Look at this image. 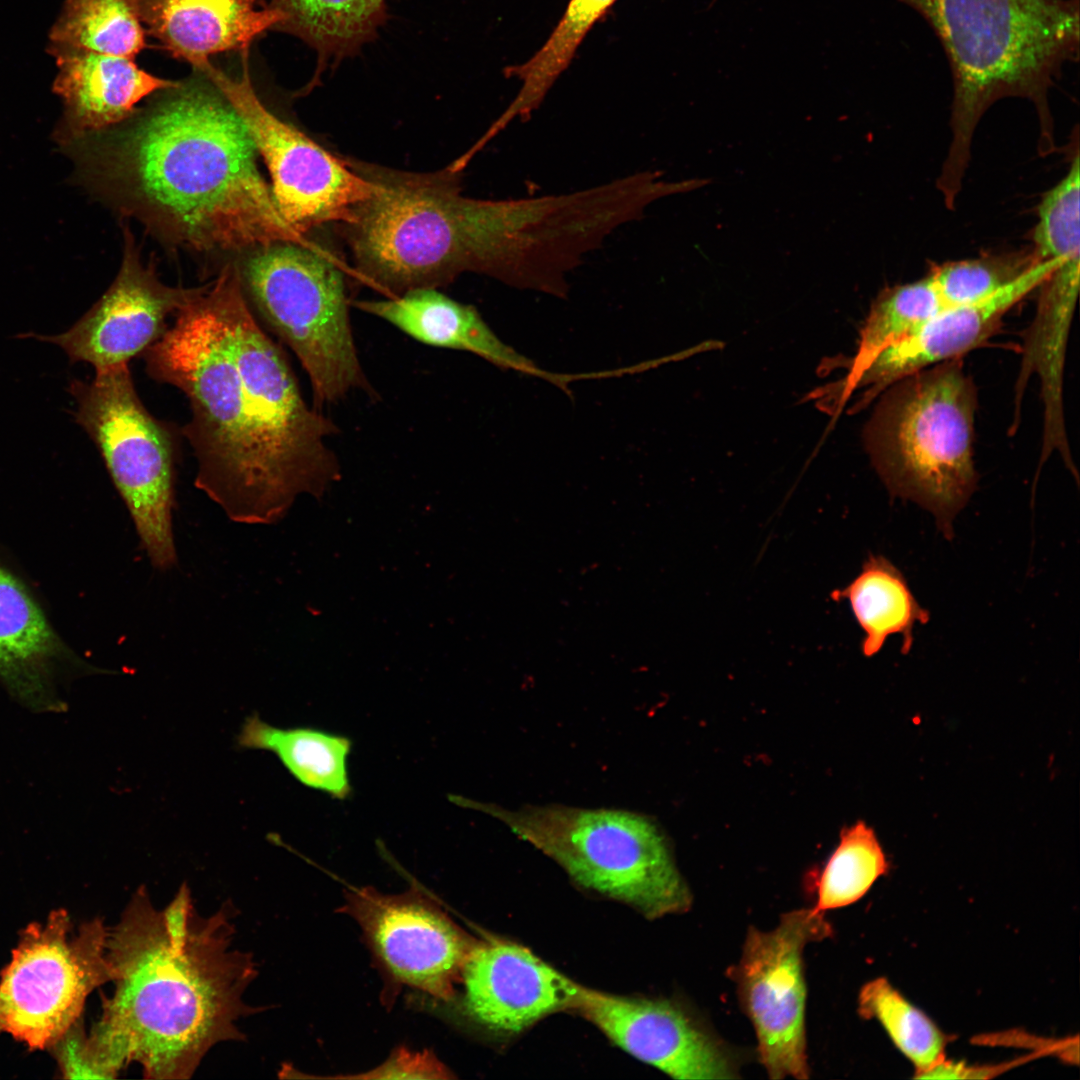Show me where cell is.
<instances>
[{
	"mask_svg": "<svg viewBox=\"0 0 1080 1080\" xmlns=\"http://www.w3.org/2000/svg\"><path fill=\"white\" fill-rule=\"evenodd\" d=\"M346 911L379 959L403 984L448 999L475 944L439 906L418 893L353 891Z\"/></svg>",
	"mask_w": 1080,
	"mask_h": 1080,
	"instance_id": "14",
	"label": "cell"
},
{
	"mask_svg": "<svg viewBox=\"0 0 1080 1080\" xmlns=\"http://www.w3.org/2000/svg\"><path fill=\"white\" fill-rule=\"evenodd\" d=\"M461 978L469 1015L503 1035L518 1034L551 1013L573 1010L582 987L528 948L500 938L473 945Z\"/></svg>",
	"mask_w": 1080,
	"mask_h": 1080,
	"instance_id": "16",
	"label": "cell"
},
{
	"mask_svg": "<svg viewBox=\"0 0 1080 1080\" xmlns=\"http://www.w3.org/2000/svg\"><path fill=\"white\" fill-rule=\"evenodd\" d=\"M147 36L138 0H65L48 46L135 59Z\"/></svg>",
	"mask_w": 1080,
	"mask_h": 1080,
	"instance_id": "28",
	"label": "cell"
},
{
	"mask_svg": "<svg viewBox=\"0 0 1080 1080\" xmlns=\"http://www.w3.org/2000/svg\"><path fill=\"white\" fill-rule=\"evenodd\" d=\"M62 646L25 586L0 566V681L25 707L63 706L54 686Z\"/></svg>",
	"mask_w": 1080,
	"mask_h": 1080,
	"instance_id": "22",
	"label": "cell"
},
{
	"mask_svg": "<svg viewBox=\"0 0 1080 1080\" xmlns=\"http://www.w3.org/2000/svg\"><path fill=\"white\" fill-rule=\"evenodd\" d=\"M232 918L230 904L201 915L186 885L161 909L144 888L131 897L108 928L114 989L87 1033L103 1079L131 1063L146 1079H189L212 1047L244 1039L257 972L252 954L233 946Z\"/></svg>",
	"mask_w": 1080,
	"mask_h": 1080,
	"instance_id": "2",
	"label": "cell"
},
{
	"mask_svg": "<svg viewBox=\"0 0 1080 1080\" xmlns=\"http://www.w3.org/2000/svg\"><path fill=\"white\" fill-rule=\"evenodd\" d=\"M1080 256L1060 260L1038 287L1040 295L1034 318L1025 331L1018 377L1015 383L1016 426L1023 392L1031 377L1037 376L1043 404L1042 465L1058 453L1078 480L1068 442L1064 412V370L1072 319L1079 292Z\"/></svg>",
	"mask_w": 1080,
	"mask_h": 1080,
	"instance_id": "18",
	"label": "cell"
},
{
	"mask_svg": "<svg viewBox=\"0 0 1080 1080\" xmlns=\"http://www.w3.org/2000/svg\"><path fill=\"white\" fill-rule=\"evenodd\" d=\"M161 94L116 160L144 213L197 251L306 243L281 217L244 122L209 78L193 69Z\"/></svg>",
	"mask_w": 1080,
	"mask_h": 1080,
	"instance_id": "3",
	"label": "cell"
},
{
	"mask_svg": "<svg viewBox=\"0 0 1080 1080\" xmlns=\"http://www.w3.org/2000/svg\"><path fill=\"white\" fill-rule=\"evenodd\" d=\"M1059 261V258L1040 261L987 298L943 309L882 350L855 384L854 392L863 388L864 392L851 407L852 412L865 408L896 381L960 358L985 342L998 330L1006 313L1038 289Z\"/></svg>",
	"mask_w": 1080,
	"mask_h": 1080,
	"instance_id": "17",
	"label": "cell"
},
{
	"mask_svg": "<svg viewBox=\"0 0 1080 1080\" xmlns=\"http://www.w3.org/2000/svg\"><path fill=\"white\" fill-rule=\"evenodd\" d=\"M241 285L267 326L306 371L315 408L370 392L356 349L343 273L306 243L256 248L241 267Z\"/></svg>",
	"mask_w": 1080,
	"mask_h": 1080,
	"instance_id": "8",
	"label": "cell"
},
{
	"mask_svg": "<svg viewBox=\"0 0 1080 1080\" xmlns=\"http://www.w3.org/2000/svg\"><path fill=\"white\" fill-rule=\"evenodd\" d=\"M48 52L58 69L53 90L62 99L66 125L77 134L120 123L144 98L180 83L153 75L131 58L49 46Z\"/></svg>",
	"mask_w": 1080,
	"mask_h": 1080,
	"instance_id": "20",
	"label": "cell"
},
{
	"mask_svg": "<svg viewBox=\"0 0 1080 1080\" xmlns=\"http://www.w3.org/2000/svg\"><path fill=\"white\" fill-rule=\"evenodd\" d=\"M889 864L874 832L859 821L845 828L817 880V900L813 911L824 913L851 905L861 899Z\"/></svg>",
	"mask_w": 1080,
	"mask_h": 1080,
	"instance_id": "30",
	"label": "cell"
},
{
	"mask_svg": "<svg viewBox=\"0 0 1080 1080\" xmlns=\"http://www.w3.org/2000/svg\"><path fill=\"white\" fill-rule=\"evenodd\" d=\"M282 21L274 31L292 35L317 56L311 87L330 65L356 56L377 37L387 17L386 0H267Z\"/></svg>",
	"mask_w": 1080,
	"mask_h": 1080,
	"instance_id": "24",
	"label": "cell"
},
{
	"mask_svg": "<svg viewBox=\"0 0 1080 1080\" xmlns=\"http://www.w3.org/2000/svg\"><path fill=\"white\" fill-rule=\"evenodd\" d=\"M932 28L949 62L952 140L937 180L957 193L981 117L1003 98L1035 106L1042 152L1053 148L1049 94L1080 47L1079 0H895Z\"/></svg>",
	"mask_w": 1080,
	"mask_h": 1080,
	"instance_id": "5",
	"label": "cell"
},
{
	"mask_svg": "<svg viewBox=\"0 0 1080 1080\" xmlns=\"http://www.w3.org/2000/svg\"><path fill=\"white\" fill-rule=\"evenodd\" d=\"M1041 1055L1040 1053H1034L1031 1056L1023 1057L1014 1061H1009L1001 1064L994 1065H966L962 1062H954L945 1058L938 1065L925 1072L920 1078H937V1079H974V1078H992L1002 1072H1005L1011 1068L1016 1067L1018 1064L1025 1063L1035 1056Z\"/></svg>",
	"mask_w": 1080,
	"mask_h": 1080,
	"instance_id": "34",
	"label": "cell"
},
{
	"mask_svg": "<svg viewBox=\"0 0 1080 1080\" xmlns=\"http://www.w3.org/2000/svg\"><path fill=\"white\" fill-rule=\"evenodd\" d=\"M107 935L100 918L75 928L63 908L26 926L0 975V1034L48 1050L82 1017L88 996L111 982Z\"/></svg>",
	"mask_w": 1080,
	"mask_h": 1080,
	"instance_id": "10",
	"label": "cell"
},
{
	"mask_svg": "<svg viewBox=\"0 0 1080 1080\" xmlns=\"http://www.w3.org/2000/svg\"><path fill=\"white\" fill-rule=\"evenodd\" d=\"M624 1051L674 1079H734L733 1053L698 1017L667 999L582 986L573 1008Z\"/></svg>",
	"mask_w": 1080,
	"mask_h": 1080,
	"instance_id": "13",
	"label": "cell"
},
{
	"mask_svg": "<svg viewBox=\"0 0 1080 1080\" xmlns=\"http://www.w3.org/2000/svg\"><path fill=\"white\" fill-rule=\"evenodd\" d=\"M1040 262L1032 248L935 265L927 274L948 307L973 303L1009 285Z\"/></svg>",
	"mask_w": 1080,
	"mask_h": 1080,
	"instance_id": "31",
	"label": "cell"
},
{
	"mask_svg": "<svg viewBox=\"0 0 1080 1080\" xmlns=\"http://www.w3.org/2000/svg\"><path fill=\"white\" fill-rule=\"evenodd\" d=\"M69 392L75 419L100 451L133 519L142 545L158 569L176 561L172 533L174 441L165 423L146 409L128 363L74 379Z\"/></svg>",
	"mask_w": 1080,
	"mask_h": 1080,
	"instance_id": "9",
	"label": "cell"
},
{
	"mask_svg": "<svg viewBox=\"0 0 1080 1080\" xmlns=\"http://www.w3.org/2000/svg\"><path fill=\"white\" fill-rule=\"evenodd\" d=\"M449 798L497 818L577 884L628 904L649 919L687 912L692 904L664 833L646 815L554 804L509 810L461 796Z\"/></svg>",
	"mask_w": 1080,
	"mask_h": 1080,
	"instance_id": "7",
	"label": "cell"
},
{
	"mask_svg": "<svg viewBox=\"0 0 1080 1080\" xmlns=\"http://www.w3.org/2000/svg\"><path fill=\"white\" fill-rule=\"evenodd\" d=\"M65 1079H102L87 1048L82 1017L48 1049Z\"/></svg>",
	"mask_w": 1080,
	"mask_h": 1080,
	"instance_id": "32",
	"label": "cell"
},
{
	"mask_svg": "<svg viewBox=\"0 0 1080 1080\" xmlns=\"http://www.w3.org/2000/svg\"><path fill=\"white\" fill-rule=\"evenodd\" d=\"M858 1013L881 1024L895 1047L913 1064L915 1078L946 1058L951 1037L886 978L878 977L862 986Z\"/></svg>",
	"mask_w": 1080,
	"mask_h": 1080,
	"instance_id": "29",
	"label": "cell"
},
{
	"mask_svg": "<svg viewBox=\"0 0 1080 1080\" xmlns=\"http://www.w3.org/2000/svg\"><path fill=\"white\" fill-rule=\"evenodd\" d=\"M354 169L374 185L347 224L358 273L367 282L394 297L437 288L465 272L515 288L526 281L540 238L530 199L463 196L456 171Z\"/></svg>",
	"mask_w": 1080,
	"mask_h": 1080,
	"instance_id": "4",
	"label": "cell"
},
{
	"mask_svg": "<svg viewBox=\"0 0 1080 1080\" xmlns=\"http://www.w3.org/2000/svg\"><path fill=\"white\" fill-rule=\"evenodd\" d=\"M834 601L846 600L864 633L861 650L872 657L894 634L902 637L901 653L912 648L916 623L926 624L930 613L914 597L903 573L885 556L869 554L859 574L832 591Z\"/></svg>",
	"mask_w": 1080,
	"mask_h": 1080,
	"instance_id": "25",
	"label": "cell"
},
{
	"mask_svg": "<svg viewBox=\"0 0 1080 1080\" xmlns=\"http://www.w3.org/2000/svg\"><path fill=\"white\" fill-rule=\"evenodd\" d=\"M832 931L824 913L811 907L784 913L773 930L750 927L739 962L727 970L771 1079L809 1078L803 951Z\"/></svg>",
	"mask_w": 1080,
	"mask_h": 1080,
	"instance_id": "12",
	"label": "cell"
},
{
	"mask_svg": "<svg viewBox=\"0 0 1080 1080\" xmlns=\"http://www.w3.org/2000/svg\"><path fill=\"white\" fill-rule=\"evenodd\" d=\"M617 0H569L560 22L545 44L527 62L507 69L521 81L515 98L492 124L478 144L491 138L516 119L528 120L547 92L568 67L578 46L594 23Z\"/></svg>",
	"mask_w": 1080,
	"mask_h": 1080,
	"instance_id": "27",
	"label": "cell"
},
{
	"mask_svg": "<svg viewBox=\"0 0 1080 1080\" xmlns=\"http://www.w3.org/2000/svg\"><path fill=\"white\" fill-rule=\"evenodd\" d=\"M379 1078H447V1071L430 1055L399 1052L377 1069Z\"/></svg>",
	"mask_w": 1080,
	"mask_h": 1080,
	"instance_id": "33",
	"label": "cell"
},
{
	"mask_svg": "<svg viewBox=\"0 0 1080 1080\" xmlns=\"http://www.w3.org/2000/svg\"><path fill=\"white\" fill-rule=\"evenodd\" d=\"M354 305L426 345L473 353L504 369L545 376L529 359L502 342L476 308L436 288H420Z\"/></svg>",
	"mask_w": 1080,
	"mask_h": 1080,
	"instance_id": "21",
	"label": "cell"
},
{
	"mask_svg": "<svg viewBox=\"0 0 1080 1080\" xmlns=\"http://www.w3.org/2000/svg\"><path fill=\"white\" fill-rule=\"evenodd\" d=\"M144 360L152 379L186 395L191 418L181 432L197 461L195 485L230 519L268 522L296 493L337 475L328 439L338 428L303 398L236 265L176 314Z\"/></svg>",
	"mask_w": 1080,
	"mask_h": 1080,
	"instance_id": "1",
	"label": "cell"
},
{
	"mask_svg": "<svg viewBox=\"0 0 1080 1080\" xmlns=\"http://www.w3.org/2000/svg\"><path fill=\"white\" fill-rule=\"evenodd\" d=\"M242 748L273 752L303 785L343 800L352 792L347 757L349 738L311 727L279 728L252 715L238 736Z\"/></svg>",
	"mask_w": 1080,
	"mask_h": 1080,
	"instance_id": "26",
	"label": "cell"
},
{
	"mask_svg": "<svg viewBox=\"0 0 1080 1080\" xmlns=\"http://www.w3.org/2000/svg\"><path fill=\"white\" fill-rule=\"evenodd\" d=\"M147 35L191 66L224 52L250 50L282 21L267 0H138Z\"/></svg>",
	"mask_w": 1080,
	"mask_h": 1080,
	"instance_id": "19",
	"label": "cell"
},
{
	"mask_svg": "<svg viewBox=\"0 0 1080 1080\" xmlns=\"http://www.w3.org/2000/svg\"><path fill=\"white\" fill-rule=\"evenodd\" d=\"M863 430L872 466L891 497L931 512L944 537L975 492L977 390L961 357L884 390Z\"/></svg>",
	"mask_w": 1080,
	"mask_h": 1080,
	"instance_id": "6",
	"label": "cell"
},
{
	"mask_svg": "<svg viewBox=\"0 0 1080 1080\" xmlns=\"http://www.w3.org/2000/svg\"><path fill=\"white\" fill-rule=\"evenodd\" d=\"M947 307L928 275L883 289L870 306L846 375L812 391L808 399L824 411L838 414L854 393L859 376L882 350Z\"/></svg>",
	"mask_w": 1080,
	"mask_h": 1080,
	"instance_id": "23",
	"label": "cell"
},
{
	"mask_svg": "<svg viewBox=\"0 0 1080 1080\" xmlns=\"http://www.w3.org/2000/svg\"><path fill=\"white\" fill-rule=\"evenodd\" d=\"M125 252L109 289L70 329L57 335L25 334L59 346L71 362L95 370L129 363L166 331L165 320L178 314L208 284L172 287L162 283L152 265L142 264L133 237L125 231Z\"/></svg>",
	"mask_w": 1080,
	"mask_h": 1080,
	"instance_id": "15",
	"label": "cell"
},
{
	"mask_svg": "<svg viewBox=\"0 0 1080 1080\" xmlns=\"http://www.w3.org/2000/svg\"><path fill=\"white\" fill-rule=\"evenodd\" d=\"M249 54L240 53L241 73L235 77L210 59L192 68L205 74L241 117L270 173L276 207L292 230L302 236L327 222L349 223L372 196L373 183L263 104L252 83Z\"/></svg>",
	"mask_w": 1080,
	"mask_h": 1080,
	"instance_id": "11",
	"label": "cell"
}]
</instances>
